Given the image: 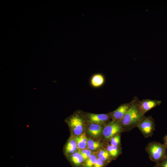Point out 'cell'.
Segmentation results:
<instances>
[{"label": "cell", "mask_w": 167, "mask_h": 167, "mask_svg": "<svg viewBox=\"0 0 167 167\" xmlns=\"http://www.w3.org/2000/svg\"><path fill=\"white\" fill-rule=\"evenodd\" d=\"M75 138L77 143V147L80 149H84L87 144L88 142L85 134H81Z\"/></svg>", "instance_id": "obj_12"}, {"label": "cell", "mask_w": 167, "mask_h": 167, "mask_svg": "<svg viewBox=\"0 0 167 167\" xmlns=\"http://www.w3.org/2000/svg\"><path fill=\"white\" fill-rule=\"evenodd\" d=\"M133 100L128 103L121 105L117 109L111 113V117L113 121H120L124 117L127 111L132 106Z\"/></svg>", "instance_id": "obj_6"}, {"label": "cell", "mask_w": 167, "mask_h": 167, "mask_svg": "<svg viewBox=\"0 0 167 167\" xmlns=\"http://www.w3.org/2000/svg\"><path fill=\"white\" fill-rule=\"evenodd\" d=\"M96 160V156L93 154H91L88 159L86 164V167H92L94 165Z\"/></svg>", "instance_id": "obj_17"}, {"label": "cell", "mask_w": 167, "mask_h": 167, "mask_svg": "<svg viewBox=\"0 0 167 167\" xmlns=\"http://www.w3.org/2000/svg\"><path fill=\"white\" fill-rule=\"evenodd\" d=\"M104 81V76L101 74H97L93 75L91 78V84L94 87H98L102 85Z\"/></svg>", "instance_id": "obj_10"}, {"label": "cell", "mask_w": 167, "mask_h": 167, "mask_svg": "<svg viewBox=\"0 0 167 167\" xmlns=\"http://www.w3.org/2000/svg\"><path fill=\"white\" fill-rule=\"evenodd\" d=\"M137 127L144 137H151L155 129L154 120L151 116H145L139 123Z\"/></svg>", "instance_id": "obj_3"}, {"label": "cell", "mask_w": 167, "mask_h": 167, "mask_svg": "<svg viewBox=\"0 0 167 167\" xmlns=\"http://www.w3.org/2000/svg\"><path fill=\"white\" fill-rule=\"evenodd\" d=\"M79 153L82 155L84 160L88 159L91 155V152L88 149H84L81 151Z\"/></svg>", "instance_id": "obj_18"}, {"label": "cell", "mask_w": 167, "mask_h": 167, "mask_svg": "<svg viewBox=\"0 0 167 167\" xmlns=\"http://www.w3.org/2000/svg\"><path fill=\"white\" fill-rule=\"evenodd\" d=\"M67 122L74 135H79L81 134L84 122L80 116L77 114L72 115L67 119Z\"/></svg>", "instance_id": "obj_5"}, {"label": "cell", "mask_w": 167, "mask_h": 167, "mask_svg": "<svg viewBox=\"0 0 167 167\" xmlns=\"http://www.w3.org/2000/svg\"><path fill=\"white\" fill-rule=\"evenodd\" d=\"M89 122L92 123L98 124L107 121L111 117V113L108 114H96L89 113L88 114Z\"/></svg>", "instance_id": "obj_8"}, {"label": "cell", "mask_w": 167, "mask_h": 167, "mask_svg": "<svg viewBox=\"0 0 167 167\" xmlns=\"http://www.w3.org/2000/svg\"><path fill=\"white\" fill-rule=\"evenodd\" d=\"M87 145L88 148L92 150L98 149L101 146L99 142L95 141L91 139L88 140Z\"/></svg>", "instance_id": "obj_16"}, {"label": "cell", "mask_w": 167, "mask_h": 167, "mask_svg": "<svg viewBox=\"0 0 167 167\" xmlns=\"http://www.w3.org/2000/svg\"><path fill=\"white\" fill-rule=\"evenodd\" d=\"M164 141V144L167 148V134L165 135L163 138Z\"/></svg>", "instance_id": "obj_21"}, {"label": "cell", "mask_w": 167, "mask_h": 167, "mask_svg": "<svg viewBox=\"0 0 167 167\" xmlns=\"http://www.w3.org/2000/svg\"><path fill=\"white\" fill-rule=\"evenodd\" d=\"M103 165V161L101 159L99 158L96 159L94 166V167H102Z\"/></svg>", "instance_id": "obj_20"}, {"label": "cell", "mask_w": 167, "mask_h": 167, "mask_svg": "<svg viewBox=\"0 0 167 167\" xmlns=\"http://www.w3.org/2000/svg\"><path fill=\"white\" fill-rule=\"evenodd\" d=\"M166 148L164 144L155 141L150 142L145 148L150 160L155 163H159L167 156Z\"/></svg>", "instance_id": "obj_2"}, {"label": "cell", "mask_w": 167, "mask_h": 167, "mask_svg": "<svg viewBox=\"0 0 167 167\" xmlns=\"http://www.w3.org/2000/svg\"><path fill=\"white\" fill-rule=\"evenodd\" d=\"M120 133H118L113 136L109 140L110 145L112 146L119 147L121 144V136Z\"/></svg>", "instance_id": "obj_15"}, {"label": "cell", "mask_w": 167, "mask_h": 167, "mask_svg": "<svg viewBox=\"0 0 167 167\" xmlns=\"http://www.w3.org/2000/svg\"><path fill=\"white\" fill-rule=\"evenodd\" d=\"M83 159L82 155L79 152H75L71 156L72 161L75 165H79L82 162Z\"/></svg>", "instance_id": "obj_14"}, {"label": "cell", "mask_w": 167, "mask_h": 167, "mask_svg": "<svg viewBox=\"0 0 167 167\" xmlns=\"http://www.w3.org/2000/svg\"><path fill=\"white\" fill-rule=\"evenodd\" d=\"M77 148V143L75 138L70 139L65 146V153L67 154L73 153L76 150Z\"/></svg>", "instance_id": "obj_9"}, {"label": "cell", "mask_w": 167, "mask_h": 167, "mask_svg": "<svg viewBox=\"0 0 167 167\" xmlns=\"http://www.w3.org/2000/svg\"><path fill=\"white\" fill-rule=\"evenodd\" d=\"M162 101L157 100L145 99L139 101V107L141 112L143 114L152 109L159 105Z\"/></svg>", "instance_id": "obj_7"}, {"label": "cell", "mask_w": 167, "mask_h": 167, "mask_svg": "<svg viewBox=\"0 0 167 167\" xmlns=\"http://www.w3.org/2000/svg\"><path fill=\"white\" fill-rule=\"evenodd\" d=\"M102 131L101 126L98 124L92 123L88 128V133L91 136L97 137L99 136Z\"/></svg>", "instance_id": "obj_11"}, {"label": "cell", "mask_w": 167, "mask_h": 167, "mask_svg": "<svg viewBox=\"0 0 167 167\" xmlns=\"http://www.w3.org/2000/svg\"><path fill=\"white\" fill-rule=\"evenodd\" d=\"M132 106L127 111L123 118L119 122L123 129V131H129L138 126L142 118L145 116L140 111L139 107L138 98L135 96Z\"/></svg>", "instance_id": "obj_1"}, {"label": "cell", "mask_w": 167, "mask_h": 167, "mask_svg": "<svg viewBox=\"0 0 167 167\" xmlns=\"http://www.w3.org/2000/svg\"><path fill=\"white\" fill-rule=\"evenodd\" d=\"M108 151L110 157L113 158H116L120 153L121 150L119 147L112 146L110 144L108 145L107 147Z\"/></svg>", "instance_id": "obj_13"}, {"label": "cell", "mask_w": 167, "mask_h": 167, "mask_svg": "<svg viewBox=\"0 0 167 167\" xmlns=\"http://www.w3.org/2000/svg\"><path fill=\"white\" fill-rule=\"evenodd\" d=\"M123 131L122 126L119 121L112 120L107 124L104 127L103 134L105 139H110L115 135Z\"/></svg>", "instance_id": "obj_4"}, {"label": "cell", "mask_w": 167, "mask_h": 167, "mask_svg": "<svg viewBox=\"0 0 167 167\" xmlns=\"http://www.w3.org/2000/svg\"><path fill=\"white\" fill-rule=\"evenodd\" d=\"M154 167H167V156L163 161L156 164Z\"/></svg>", "instance_id": "obj_19"}]
</instances>
